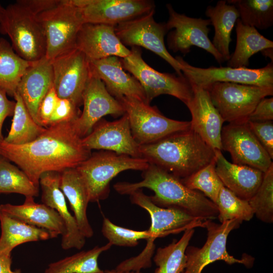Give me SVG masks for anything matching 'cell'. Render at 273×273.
<instances>
[{"label": "cell", "mask_w": 273, "mask_h": 273, "mask_svg": "<svg viewBox=\"0 0 273 273\" xmlns=\"http://www.w3.org/2000/svg\"><path fill=\"white\" fill-rule=\"evenodd\" d=\"M73 122L51 125L34 141L24 145L0 141V156L17 164L37 187L47 172L77 167L91 155L82 145Z\"/></svg>", "instance_id": "6da1fadb"}, {"label": "cell", "mask_w": 273, "mask_h": 273, "mask_svg": "<svg viewBox=\"0 0 273 273\" xmlns=\"http://www.w3.org/2000/svg\"><path fill=\"white\" fill-rule=\"evenodd\" d=\"M143 179L136 183L118 182L114 190L120 195H130L139 189L147 188L154 193L149 196L155 205L163 208L183 210L203 220L217 218L215 203L202 193L190 189L181 179L165 170L150 164L142 173Z\"/></svg>", "instance_id": "7a4b0ae2"}, {"label": "cell", "mask_w": 273, "mask_h": 273, "mask_svg": "<svg viewBox=\"0 0 273 273\" xmlns=\"http://www.w3.org/2000/svg\"><path fill=\"white\" fill-rule=\"evenodd\" d=\"M215 151L191 128L140 146L142 158L180 179L213 161Z\"/></svg>", "instance_id": "3957f363"}, {"label": "cell", "mask_w": 273, "mask_h": 273, "mask_svg": "<svg viewBox=\"0 0 273 273\" xmlns=\"http://www.w3.org/2000/svg\"><path fill=\"white\" fill-rule=\"evenodd\" d=\"M131 203L146 210L151 218V226L148 230L149 238L143 250L137 256L128 258L121 263L123 270L140 271L150 267L155 249V240L170 234H176L189 229L204 228L203 220L177 208H163L154 204L142 189L130 195Z\"/></svg>", "instance_id": "277c9868"}, {"label": "cell", "mask_w": 273, "mask_h": 273, "mask_svg": "<svg viewBox=\"0 0 273 273\" xmlns=\"http://www.w3.org/2000/svg\"><path fill=\"white\" fill-rule=\"evenodd\" d=\"M0 33L9 37L14 51L23 59L33 63L46 56L45 35L37 15L18 1L5 8Z\"/></svg>", "instance_id": "5b68a950"}, {"label": "cell", "mask_w": 273, "mask_h": 273, "mask_svg": "<svg viewBox=\"0 0 273 273\" xmlns=\"http://www.w3.org/2000/svg\"><path fill=\"white\" fill-rule=\"evenodd\" d=\"M149 165L142 158L101 150L91 154L76 169L87 187L89 202H96L109 197L110 182L119 173L127 170L143 171Z\"/></svg>", "instance_id": "8992f818"}, {"label": "cell", "mask_w": 273, "mask_h": 273, "mask_svg": "<svg viewBox=\"0 0 273 273\" xmlns=\"http://www.w3.org/2000/svg\"><path fill=\"white\" fill-rule=\"evenodd\" d=\"M130 54L120 58L123 68L129 72L142 86L148 104L161 95L178 99L186 105L193 96L191 84L184 76L160 72L143 60L140 48L131 47Z\"/></svg>", "instance_id": "52a82bcc"}, {"label": "cell", "mask_w": 273, "mask_h": 273, "mask_svg": "<svg viewBox=\"0 0 273 273\" xmlns=\"http://www.w3.org/2000/svg\"><path fill=\"white\" fill-rule=\"evenodd\" d=\"M46 41V57L52 60L75 48L78 33L84 22L77 7L70 0L37 15Z\"/></svg>", "instance_id": "ba28073f"}, {"label": "cell", "mask_w": 273, "mask_h": 273, "mask_svg": "<svg viewBox=\"0 0 273 273\" xmlns=\"http://www.w3.org/2000/svg\"><path fill=\"white\" fill-rule=\"evenodd\" d=\"M118 101L128 116L132 135L140 146L154 143L191 127L190 121L167 118L157 107L139 99L124 97Z\"/></svg>", "instance_id": "9c48e42d"}, {"label": "cell", "mask_w": 273, "mask_h": 273, "mask_svg": "<svg viewBox=\"0 0 273 273\" xmlns=\"http://www.w3.org/2000/svg\"><path fill=\"white\" fill-rule=\"evenodd\" d=\"M241 222L236 219L220 223L206 220L204 228L207 231V240L201 248L188 246L186 250V264L182 273H202L208 264L216 261L222 260L229 264H242L246 267H251L254 258L243 255L237 259L230 255L226 249L228 237L233 230L239 228Z\"/></svg>", "instance_id": "30bf717a"}, {"label": "cell", "mask_w": 273, "mask_h": 273, "mask_svg": "<svg viewBox=\"0 0 273 273\" xmlns=\"http://www.w3.org/2000/svg\"><path fill=\"white\" fill-rule=\"evenodd\" d=\"M211 101L224 122L247 121L262 99L273 95V88L217 82L206 85Z\"/></svg>", "instance_id": "8fae6325"}, {"label": "cell", "mask_w": 273, "mask_h": 273, "mask_svg": "<svg viewBox=\"0 0 273 273\" xmlns=\"http://www.w3.org/2000/svg\"><path fill=\"white\" fill-rule=\"evenodd\" d=\"M155 9L148 13L115 27L116 35L124 46L143 47L166 61L178 75H183L181 65L167 51L164 36L168 32L166 23L154 18Z\"/></svg>", "instance_id": "7c38bea8"}, {"label": "cell", "mask_w": 273, "mask_h": 273, "mask_svg": "<svg viewBox=\"0 0 273 273\" xmlns=\"http://www.w3.org/2000/svg\"><path fill=\"white\" fill-rule=\"evenodd\" d=\"M175 59L181 65L183 75L192 84L203 87L215 82H230L273 88V63L264 67H210L203 68L193 66L182 57Z\"/></svg>", "instance_id": "4fadbf2b"}, {"label": "cell", "mask_w": 273, "mask_h": 273, "mask_svg": "<svg viewBox=\"0 0 273 273\" xmlns=\"http://www.w3.org/2000/svg\"><path fill=\"white\" fill-rule=\"evenodd\" d=\"M169 18L166 23L168 30L174 29L167 36V44L174 52L189 53L192 47L200 48L212 55L219 63L224 61L208 37L211 25L209 19L192 18L176 12L171 4L166 5Z\"/></svg>", "instance_id": "5bb4252c"}, {"label": "cell", "mask_w": 273, "mask_h": 273, "mask_svg": "<svg viewBox=\"0 0 273 273\" xmlns=\"http://www.w3.org/2000/svg\"><path fill=\"white\" fill-rule=\"evenodd\" d=\"M53 86L59 98L82 105V94L91 75L89 62L74 48L51 60Z\"/></svg>", "instance_id": "9a60e30c"}, {"label": "cell", "mask_w": 273, "mask_h": 273, "mask_svg": "<svg viewBox=\"0 0 273 273\" xmlns=\"http://www.w3.org/2000/svg\"><path fill=\"white\" fill-rule=\"evenodd\" d=\"M221 150L228 152L236 164L248 166L265 173L272 159L250 129L247 121L229 123L222 127Z\"/></svg>", "instance_id": "2e32d148"}, {"label": "cell", "mask_w": 273, "mask_h": 273, "mask_svg": "<svg viewBox=\"0 0 273 273\" xmlns=\"http://www.w3.org/2000/svg\"><path fill=\"white\" fill-rule=\"evenodd\" d=\"M77 7L84 23L116 26L155 9L148 0H70Z\"/></svg>", "instance_id": "e0dca14e"}, {"label": "cell", "mask_w": 273, "mask_h": 273, "mask_svg": "<svg viewBox=\"0 0 273 273\" xmlns=\"http://www.w3.org/2000/svg\"><path fill=\"white\" fill-rule=\"evenodd\" d=\"M82 111L73 122L81 138L87 135L104 116L110 115L118 117L125 113L120 102L109 94L102 81L92 73L82 94Z\"/></svg>", "instance_id": "ac0fdd59"}, {"label": "cell", "mask_w": 273, "mask_h": 273, "mask_svg": "<svg viewBox=\"0 0 273 273\" xmlns=\"http://www.w3.org/2000/svg\"><path fill=\"white\" fill-rule=\"evenodd\" d=\"M87 149L111 151L134 158H141L140 145L134 139L126 113L120 119L109 121L101 119L91 132L82 138Z\"/></svg>", "instance_id": "d6986e66"}, {"label": "cell", "mask_w": 273, "mask_h": 273, "mask_svg": "<svg viewBox=\"0 0 273 273\" xmlns=\"http://www.w3.org/2000/svg\"><path fill=\"white\" fill-rule=\"evenodd\" d=\"M193 96L186 105L192 116L190 128L213 149L221 151V133L224 122L208 92L192 84Z\"/></svg>", "instance_id": "ffe728a7"}, {"label": "cell", "mask_w": 273, "mask_h": 273, "mask_svg": "<svg viewBox=\"0 0 273 273\" xmlns=\"http://www.w3.org/2000/svg\"><path fill=\"white\" fill-rule=\"evenodd\" d=\"M75 48L88 61L111 56L124 58L130 53L116 35L115 26L105 24L84 23L78 33Z\"/></svg>", "instance_id": "44dd1931"}, {"label": "cell", "mask_w": 273, "mask_h": 273, "mask_svg": "<svg viewBox=\"0 0 273 273\" xmlns=\"http://www.w3.org/2000/svg\"><path fill=\"white\" fill-rule=\"evenodd\" d=\"M60 173L51 171L41 175L39 186L41 190V202L55 209L64 222L66 233L62 236V249L80 250L83 247L86 238L81 233L75 217L68 209L65 197L59 187Z\"/></svg>", "instance_id": "7402d4cb"}, {"label": "cell", "mask_w": 273, "mask_h": 273, "mask_svg": "<svg viewBox=\"0 0 273 273\" xmlns=\"http://www.w3.org/2000/svg\"><path fill=\"white\" fill-rule=\"evenodd\" d=\"M89 62L91 73L102 81L116 99L129 97L147 103L142 86L134 76L124 71L120 58L111 56Z\"/></svg>", "instance_id": "603a6c76"}, {"label": "cell", "mask_w": 273, "mask_h": 273, "mask_svg": "<svg viewBox=\"0 0 273 273\" xmlns=\"http://www.w3.org/2000/svg\"><path fill=\"white\" fill-rule=\"evenodd\" d=\"M53 85L51 61L44 57L31 63L17 86L16 92L20 96L30 115L37 124L39 106Z\"/></svg>", "instance_id": "cb8c5ba5"}, {"label": "cell", "mask_w": 273, "mask_h": 273, "mask_svg": "<svg viewBox=\"0 0 273 273\" xmlns=\"http://www.w3.org/2000/svg\"><path fill=\"white\" fill-rule=\"evenodd\" d=\"M215 170L224 187L239 198L249 201L259 187L264 173L246 165L231 163L215 151Z\"/></svg>", "instance_id": "d4e9b609"}, {"label": "cell", "mask_w": 273, "mask_h": 273, "mask_svg": "<svg viewBox=\"0 0 273 273\" xmlns=\"http://www.w3.org/2000/svg\"><path fill=\"white\" fill-rule=\"evenodd\" d=\"M0 211L28 224L48 231L51 238L63 236L66 227L63 219L54 209L42 203H36L34 197H26L22 204L10 203L0 205Z\"/></svg>", "instance_id": "484cf974"}, {"label": "cell", "mask_w": 273, "mask_h": 273, "mask_svg": "<svg viewBox=\"0 0 273 273\" xmlns=\"http://www.w3.org/2000/svg\"><path fill=\"white\" fill-rule=\"evenodd\" d=\"M59 187L69 201L81 233L85 238H91L94 231L86 213L89 202L88 191L76 168L67 169L60 173Z\"/></svg>", "instance_id": "4316f807"}, {"label": "cell", "mask_w": 273, "mask_h": 273, "mask_svg": "<svg viewBox=\"0 0 273 273\" xmlns=\"http://www.w3.org/2000/svg\"><path fill=\"white\" fill-rule=\"evenodd\" d=\"M205 15L214 28L212 43L223 60L228 61L231 57L229 48L232 32L240 17L239 12L234 5L221 0L215 6H208Z\"/></svg>", "instance_id": "83f0119b"}, {"label": "cell", "mask_w": 273, "mask_h": 273, "mask_svg": "<svg viewBox=\"0 0 273 273\" xmlns=\"http://www.w3.org/2000/svg\"><path fill=\"white\" fill-rule=\"evenodd\" d=\"M0 251L11 253L17 246L23 243L47 240L49 233L10 216L0 211Z\"/></svg>", "instance_id": "f1b7e54d"}, {"label": "cell", "mask_w": 273, "mask_h": 273, "mask_svg": "<svg viewBox=\"0 0 273 273\" xmlns=\"http://www.w3.org/2000/svg\"><path fill=\"white\" fill-rule=\"evenodd\" d=\"M236 48L228 61V67H247L249 59L253 55L273 48L272 41L261 35L256 28L243 24L239 18L236 22Z\"/></svg>", "instance_id": "f546056e"}, {"label": "cell", "mask_w": 273, "mask_h": 273, "mask_svg": "<svg viewBox=\"0 0 273 273\" xmlns=\"http://www.w3.org/2000/svg\"><path fill=\"white\" fill-rule=\"evenodd\" d=\"M112 246L108 242L102 246H96L52 262L44 273H106L100 268L98 260L101 254L109 250Z\"/></svg>", "instance_id": "4dcf8cb0"}, {"label": "cell", "mask_w": 273, "mask_h": 273, "mask_svg": "<svg viewBox=\"0 0 273 273\" xmlns=\"http://www.w3.org/2000/svg\"><path fill=\"white\" fill-rule=\"evenodd\" d=\"M31 63L14 51L11 44L0 37V88L14 97L18 84Z\"/></svg>", "instance_id": "1f68e13d"}, {"label": "cell", "mask_w": 273, "mask_h": 273, "mask_svg": "<svg viewBox=\"0 0 273 273\" xmlns=\"http://www.w3.org/2000/svg\"><path fill=\"white\" fill-rule=\"evenodd\" d=\"M16 104L11 129L4 141L12 145H24L31 142L46 130L30 115L21 97L17 92L13 97Z\"/></svg>", "instance_id": "d6a6232c"}, {"label": "cell", "mask_w": 273, "mask_h": 273, "mask_svg": "<svg viewBox=\"0 0 273 273\" xmlns=\"http://www.w3.org/2000/svg\"><path fill=\"white\" fill-rule=\"evenodd\" d=\"M195 232L189 229L178 240L157 249L153 258L157 268L153 273H182L186 264V250Z\"/></svg>", "instance_id": "836d02e7"}, {"label": "cell", "mask_w": 273, "mask_h": 273, "mask_svg": "<svg viewBox=\"0 0 273 273\" xmlns=\"http://www.w3.org/2000/svg\"><path fill=\"white\" fill-rule=\"evenodd\" d=\"M239 13L242 23L259 29H266L273 24L272 0H229Z\"/></svg>", "instance_id": "e575fe53"}, {"label": "cell", "mask_w": 273, "mask_h": 273, "mask_svg": "<svg viewBox=\"0 0 273 273\" xmlns=\"http://www.w3.org/2000/svg\"><path fill=\"white\" fill-rule=\"evenodd\" d=\"M10 193L35 197L39 194V187L21 169L0 156V194Z\"/></svg>", "instance_id": "d590c367"}, {"label": "cell", "mask_w": 273, "mask_h": 273, "mask_svg": "<svg viewBox=\"0 0 273 273\" xmlns=\"http://www.w3.org/2000/svg\"><path fill=\"white\" fill-rule=\"evenodd\" d=\"M215 204L220 223L233 219L242 223L249 221L254 215L248 201L239 198L224 186L219 192Z\"/></svg>", "instance_id": "8d00e7d4"}, {"label": "cell", "mask_w": 273, "mask_h": 273, "mask_svg": "<svg viewBox=\"0 0 273 273\" xmlns=\"http://www.w3.org/2000/svg\"><path fill=\"white\" fill-rule=\"evenodd\" d=\"M180 179L187 187L202 193L215 204L224 186L216 173L215 160L189 176Z\"/></svg>", "instance_id": "74e56055"}, {"label": "cell", "mask_w": 273, "mask_h": 273, "mask_svg": "<svg viewBox=\"0 0 273 273\" xmlns=\"http://www.w3.org/2000/svg\"><path fill=\"white\" fill-rule=\"evenodd\" d=\"M248 202L258 219L265 223H272L273 164L264 173L259 187Z\"/></svg>", "instance_id": "f35d334b"}, {"label": "cell", "mask_w": 273, "mask_h": 273, "mask_svg": "<svg viewBox=\"0 0 273 273\" xmlns=\"http://www.w3.org/2000/svg\"><path fill=\"white\" fill-rule=\"evenodd\" d=\"M102 233L112 245L133 247L137 246L140 240H148V230L135 231L121 227L113 223L108 218L104 217Z\"/></svg>", "instance_id": "ab89813d"}, {"label": "cell", "mask_w": 273, "mask_h": 273, "mask_svg": "<svg viewBox=\"0 0 273 273\" xmlns=\"http://www.w3.org/2000/svg\"><path fill=\"white\" fill-rule=\"evenodd\" d=\"M79 107L67 99L59 98L50 120L49 126L61 123L73 122L81 114Z\"/></svg>", "instance_id": "60d3db41"}, {"label": "cell", "mask_w": 273, "mask_h": 273, "mask_svg": "<svg viewBox=\"0 0 273 273\" xmlns=\"http://www.w3.org/2000/svg\"><path fill=\"white\" fill-rule=\"evenodd\" d=\"M248 126L258 142L273 159V121H248Z\"/></svg>", "instance_id": "b9f144b4"}, {"label": "cell", "mask_w": 273, "mask_h": 273, "mask_svg": "<svg viewBox=\"0 0 273 273\" xmlns=\"http://www.w3.org/2000/svg\"><path fill=\"white\" fill-rule=\"evenodd\" d=\"M59 99V98L53 85L42 99L38 107L37 119L40 125L45 128L49 127L50 119Z\"/></svg>", "instance_id": "7bdbcfd3"}, {"label": "cell", "mask_w": 273, "mask_h": 273, "mask_svg": "<svg viewBox=\"0 0 273 273\" xmlns=\"http://www.w3.org/2000/svg\"><path fill=\"white\" fill-rule=\"evenodd\" d=\"M273 120V98L262 99L248 118V121L265 122Z\"/></svg>", "instance_id": "ee69618b"}, {"label": "cell", "mask_w": 273, "mask_h": 273, "mask_svg": "<svg viewBox=\"0 0 273 273\" xmlns=\"http://www.w3.org/2000/svg\"><path fill=\"white\" fill-rule=\"evenodd\" d=\"M7 95L4 89L0 88V141L4 139L2 132L4 122L7 117L13 116L15 108V101L10 100Z\"/></svg>", "instance_id": "f6af8a7d"}, {"label": "cell", "mask_w": 273, "mask_h": 273, "mask_svg": "<svg viewBox=\"0 0 273 273\" xmlns=\"http://www.w3.org/2000/svg\"><path fill=\"white\" fill-rule=\"evenodd\" d=\"M18 2L37 15L57 6L62 0H18Z\"/></svg>", "instance_id": "bcb514c9"}, {"label": "cell", "mask_w": 273, "mask_h": 273, "mask_svg": "<svg viewBox=\"0 0 273 273\" xmlns=\"http://www.w3.org/2000/svg\"><path fill=\"white\" fill-rule=\"evenodd\" d=\"M11 253L0 251V273H22L20 269L12 270Z\"/></svg>", "instance_id": "7dc6e473"}, {"label": "cell", "mask_w": 273, "mask_h": 273, "mask_svg": "<svg viewBox=\"0 0 273 273\" xmlns=\"http://www.w3.org/2000/svg\"><path fill=\"white\" fill-rule=\"evenodd\" d=\"M262 55L266 57L269 58L271 60V62H272V59H273V48H269L265 49L262 52H261Z\"/></svg>", "instance_id": "c3c4849f"}, {"label": "cell", "mask_w": 273, "mask_h": 273, "mask_svg": "<svg viewBox=\"0 0 273 273\" xmlns=\"http://www.w3.org/2000/svg\"><path fill=\"white\" fill-rule=\"evenodd\" d=\"M106 273H143L141 271H119L117 270H116L115 269H111V270H105Z\"/></svg>", "instance_id": "681fc988"}, {"label": "cell", "mask_w": 273, "mask_h": 273, "mask_svg": "<svg viewBox=\"0 0 273 273\" xmlns=\"http://www.w3.org/2000/svg\"><path fill=\"white\" fill-rule=\"evenodd\" d=\"M5 12V8L0 3V23L3 20Z\"/></svg>", "instance_id": "f907efd6"}]
</instances>
